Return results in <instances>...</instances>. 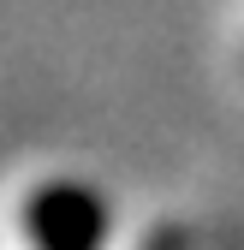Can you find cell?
Returning <instances> with one entry per match:
<instances>
[{
	"label": "cell",
	"instance_id": "cell-1",
	"mask_svg": "<svg viewBox=\"0 0 244 250\" xmlns=\"http://www.w3.org/2000/svg\"><path fill=\"white\" fill-rule=\"evenodd\" d=\"M102 238V203L89 185L48 179L24 191L12 208V250H96Z\"/></svg>",
	"mask_w": 244,
	"mask_h": 250
}]
</instances>
